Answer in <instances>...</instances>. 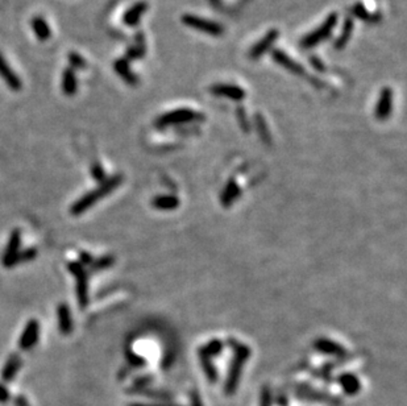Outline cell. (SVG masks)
Here are the masks:
<instances>
[{
    "mask_svg": "<svg viewBox=\"0 0 407 406\" xmlns=\"http://www.w3.org/2000/svg\"><path fill=\"white\" fill-rule=\"evenodd\" d=\"M123 176H120V174H116V176L111 177V178L104 180L96 189L91 190V191L85 194L83 197L79 198L78 201L71 206L70 213L73 214V215H75V217H78V215L83 214L85 211H87V210L90 209V207H92L96 202L100 201L102 198L107 197L108 194L112 193L116 187H119L120 184L123 182Z\"/></svg>",
    "mask_w": 407,
    "mask_h": 406,
    "instance_id": "cell-1",
    "label": "cell"
},
{
    "mask_svg": "<svg viewBox=\"0 0 407 406\" xmlns=\"http://www.w3.org/2000/svg\"><path fill=\"white\" fill-rule=\"evenodd\" d=\"M249 356H251V349L248 348L247 345L236 344V347H234V357L230 367V371H228L226 384H224V392H226L227 396L233 394L234 390L237 389L244 364L249 359Z\"/></svg>",
    "mask_w": 407,
    "mask_h": 406,
    "instance_id": "cell-2",
    "label": "cell"
},
{
    "mask_svg": "<svg viewBox=\"0 0 407 406\" xmlns=\"http://www.w3.org/2000/svg\"><path fill=\"white\" fill-rule=\"evenodd\" d=\"M337 20H339V16H337L336 12L329 13L328 17L315 31L310 32L307 36H304L303 40L300 41V45L306 48V49H310V48H314L318 44H320L321 41L327 40L331 36V33L333 32V29L336 28Z\"/></svg>",
    "mask_w": 407,
    "mask_h": 406,
    "instance_id": "cell-3",
    "label": "cell"
},
{
    "mask_svg": "<svg viewBox=\"0 0 407 406\" xmlns=\"http://www.w3.org/2000/svg\"><path fill=\"white\" fill-rule=\"evenodd\" d=\"M203 116L199 115L195 111L190 108H178V110L169 111L164 115H161L156 122V127L165 128L170 125H178V124L191 123L198 119H202Z\"/></svg>",
    "mask_w": 407,
    "mask_h": 406,
    "instance_id": "cell-4",
    "label": "cell"
},
{
    "mask_svg": "<svg viewBox=\"0 0 407 406\" xmlns=\"http://www.w3.org/2000/svg\"><path fill=\"white\" fill-rule=\"evenodd\" d=\"M69 271L75 277V289H77V298L81 308H86L88 304V273L86 268L82 267L78 261H71L67 264Z\"/></svg>",
    "mask_w": 407,
    "mask_h": 406,
    "instance_id": "cell-5",
    "label": "cell"
},
{
    "mask_svg": "<svg viewBox=\"0 0 407 406\" xmlns=\"http://www.w3.org/2000/svg\"><path fill=\"white\" fill-rule=\"evenodd\" d=\"M181 20L186 27L195 29V31H199L202 33H207V34H211V36H222L223 32H224V28L222 27V24H219L216 21L208 20V19H203V17L197 16V15L186 13V15L182 16Z\"/></svg>",
    "mask_w": 407,
    "mask_h": 406,
    "instance_id": "cell-6",
    "label": "cell"
},
{
    "mask_svg": "<svg viewBox=\"0 0 407 406\" xmlns=\"http://www.w3.org/2000/svg\"><path fill=\"white\" fill-rule=\"evenodd\" d=\"M21 247V232L20 230H13L9 240L5 247L4 253L1 257V263L5 268H12L16 265V258L17 254L20 252Z\"/></svg>",
    "mask_w": 407,
    "mask_h": 406,
    "instance_id": "cell-7",
    "label": "cell"
},
{
    "mask_svg": "<svg viewBox=\"0 0 407 406\" xmlns=\"http://www.w3.org/2000/svg\"><path fill=\"white\" fill-rule=\"evenodd\" d=\"M38 338H40V323L36 319H30L25 324L19 345L23 351H29L37 344Z\"/></svg>",
    "mask_w": 407,
    "mask_h": 406,
    "instance_id": "cell-8",
    "label": "cell"
},
{
    "mask_svg": "<svg viewBox=\"0 0 407 406\" xmlns=\"http://www.w3.org/2000/svg\"><path fill=\"white\" fill-rule=\"evenodd\" d=\"M211 94L216 96L228 98L234 102H241L245 98V91L237 85H231V83H216L212 85L210 89Z\"/></svg>",
    "mask_w": 407,
    "mask_h": 406,
    "instance_id": "cell-9",
    "label": "cell"
},
{
    "mask_svg": "<svg viewBox=\"0 0 407 406\" xmlns=\"http://www.w3.org/2000/svg\"><path fill=\"white\" fill-rule=\"evenodd\" d=\"M278 36H280V31L278 29H270L260 41H257L253 45V48L249 52V57L252 60H259L261 56H263L267 50L270 49L273 44L277 41Z\"/></svg>",
    "mask_w": 407,
    "mask_h": 406,
    "instance_id": "cell-10",
    "label": "cell"
},
{
    "mask_svg": "<svg viewBox=\"0 0 407 406\" xmlns=\"http://www.w3.org/2000/svg\"><path fill=\"white\" fill-rule=\"evenodd\" d=\"M393 110V91L390 87H383L379 94L378 103L376 107L375 115L378 120L387 119Z\"/></svg>",
    "mask_w": 407,
    "mask_h": 406,
    "instance_id": "cell-11",
    "label": "cell"
},
{
    "mask_svg": "<svg viewBox=\"0 0 407 406\" xmlns=\"http://www.w3.org/2000/svg\"><path fill=\"white\" fill-rule=\"evenodd\" d=\"M271 58H273V61L276 62V63H278V65L282 66L284 69H286L288 71H290V73L295 74V75H302V74L304 73L303 66L299 65L296 61H294L289 54L285 53L284 50H273Z\"/></svg>",
    "mask_w": 407,
    "mask_h": 406,
    "instance_id": "cell-12",
    "label": "cell"
},
{
    "mask_svg": "<svg viewBox=\"0 0 407 406\" xmlns=\"http://www.w3.org/2000/svg\"><path fill=\"white\" fill-rule=\"evenodd\" d=\"M58 328L63 335H70L73 331V316L69 306L66 304H59L57 306Z\"/></svg>",
    "mask_w": 407,
    "mask_h": 406,
    "instance_id": "cell-13",
    "label": "cell"
},
{
    "mask_svg": "<svg viewBox=\"0 0 407 406\" xmlns=\"http://www.w3.org/2000/svg\"><path fill=\"white\" fill-rule=\"evenodd\" d=\"M0 77L3 78V81L8 85V87L12 91L21 90L20 78L11 70V67H9V65L1 54H0Z\"/></svg>",
    "mask_w": 407,
    "mask_h": 406,
    "instance_id": "cell-14",
    "label": "cell"
},
{
    "mask_svg": "<svg viewBox=\"0 0 407 406\" xmlns=\"http://www.w3.org/2000/svg\"><path fill=\"white\" fill-rule=\"evenodd\" d=\"M148 9V3L146 1H137L136 4H133L131 8L128 9L127 12L124 13L123 21L127 27H136L139 24V21L143 17L145 12Z\"/></svg>",
    "mask_w": 407,
    "mask_h": 406,
    "instance_id": "cell-15",
    "label": "cell"
},
{
    "mask_svg": "<svg viewBox=\"0 0 407 406\" xmlns=\"http://www.w3.org/2000/svg\"><path fill=\"white\" fill-rule=\"evenodd\" d=\"M315 348H317L319 352L329 355V356L343 357L347 353L346 348H343L342 345L337 344L336 342L325 339V338H320V339H318V341L315 342Z\"/></svg>",
    "mask_w": 407,
    "mask_h": 406,
    "instance_id": "cell-16",
    "label": "cell"
},
{
    "mask_svg": "<svg viewBox=\"0 0 407 406\" xmlns=\"http://www.w3.org/2000/svg\"><path fill=\"white\" fill-rule=\"evenodd\" d=\"M23 360L17 353H12L11 356L7 359L4 367L1 369V380L5 382L12 381L13 377L16 376L17 372L20 371Z\"/></svg>",
    "mask_w": 407,
    "mask_h": 406,
    "instance_id": "cell-17",
    "label": "cell"
},
{
    "mask_svg": "<svg viewBox=\"0 0 407 406\" xmlns=\"http://www.w3.org/2000/svg\"><path fill=\"white\" fill-rule=\"evenodd\" d=\"M114 69L115 71L120 75V78L125 81L128 85H137L139 82V78L133 71L129 67V62L125 58H120L117 61H115V65H114Z\"/></svg>",
    "mask_w": 407,
    "mask_h": 406,
    "instance_id": "cell-18",
    "label": "cell"
},
{
    "mask_svg": "<svg viewBox=\"0 0 407 406\" xmlns=\"http://www.w3.org/2000/svg\"><path fill=\"white\" fill-rule=\"evenodd\" d=\"M353 20L350 17H347L346 21H344V25H343L342 32L339 34V37L336 38L335 41V49L342 50L346 48V45L349 42L350 37H352V33H353Z\"/></svg>",
    "mask_w": 407,
    "mask_h": 406,
    "instance_id": "cell-19",
    "label": "cell"
},
{
    "mask_svg": "<svg viewBox=\"0 0 407 406\" xmlns=\"http://www.w3.org/2000/svg\"><path fill=\"white\" fill-rule=\"evenodd\" d=\"M339 384L342 385L343 390L349 396H354L357 394L361 389V384L358 381V378L356 376L350 374H344L339 377Z\"/></svg>",
    "mask_w": 407,
    "mask_h": 406,
    "instance_id": "cell-20",
    "label": "cell"
},
{
    "mask_svg": "<svg viewBox=\"0 0 407 406\" xmlns=\"http://www.w3.org/2000/svg\"><path fill=\"white\" fill-rule=\"evenodd\" d=\"M352 15H354V17H357L360 20L369 23V24H376V23H378L381 20V15L379 13L369 12L362 3H356L352 7Z\"/></svg>",
    "mask_w": 407,
    "mask_h": 406,
    "instance_id": "cell-21",
    "label": "cell"
},
{
    "mask_svg": "<svg viewBox=\"0 0 407 406\" xmlns=\"http://www.w3.org/2000/svg\"><path fill=\"white\" fill-rule=\"evenodd\" d=\"M32 29L37 40L40 41H46L49 40L50 34H52V31H50L49 25L46 23L41 16H36L32 19Z\"/></svg>",
    "mask_w": 407,
    "mask_h": 406,
    "instance_id": "cell-22",
    "label": "cell"
},
{
    "mask_svg": "<svg viewBox=\"0 0 407 406\" xmlns=\"http://www.w3.org/2000/svg\"><path fill=\"white\" fill-rule=\"evenodd\" d=\"M62 90L69 96L77 93V78H75L74 70L71 67H67L62 74Z\"/></svg>",
    "mask_w": 407,
    "mask_h": 406,
    "instance_id": "cell-23",
    "label": "cell"
},
{
    "mask_svg": "<svg viewBox=\"0 0 407 406\" xmlns=\"http://www.w3.org/2000/svg\"><path fill=\"white\" fill-rule=\"evenodd\" d=\"M239 194H240L239 185L236 184V181L234 180H231L230 182L226 185L224 190H223L222 203L226 206V207H228V206H231L232 203H233V201L236 199V198L239 197Z\"/></svg>",
    "mask_w": 407,
    "mask_h": 406,
    "instance_id": "cell-24",
    "label": "cell"
},
{
    "mask_svg": "<svg viewBox=\"0 0 407 406\" xmlns=\"http://www.w3.org/2000/svg\"><path fill=\"white\" fill-rule=\"evenodd\" d=\"M153 207H156L158 210H174L177 209L178 205H179V201L178 198L172 197V195H160V197H156L152 201Z\"/></svg>",
    "mask_w": 407,
    "mask_h": 406,
    "instance_id": "cell-25",
    "label": "cell"
},
{
    "mask_svg": "<svg viewBox=\"0 0 407 406\" xmlns=\"http://www.w3.org/2000/svg\"><path fill=\"white\" fill-rule=\"evenodd\" d=\"M255 125L257 128V132H259L260 137L263 140V143L270 144L271 143V136L270 132L267 131V125L266 122L263 119V116L261 114H256L255 115Z\"/></svg>",
    "mask_w": 407,
    "mask_h": 406,
    "instance_id": "cell-26",
    "label": "cell"
},
{
    "mask_svg": "<svg viewBox=\"0 0 407 406\" xmlns=\"http://www.w3.org/2000/svg\"><path fill=\"white\" fill-rule=\"evenodd\" d=\"M115 263V258L114 256H103V257H99L96 260H92V263L88 265L90 268V273H95V272L104 271Z\"/></svg>",
    "mask_w": 407,
    "mask_h": 406,
    "instance_id": "cell-27",
    "label": "cell"
},
{
    "mask_svg": "<svg viewBox=\"0 0 407 406\" xmlns=\"http://www.w3.org/2000/svg\"><path fill=\"white\" fill-rule=\"evenodd\" d=\"M298 396L302 398H307V400H313V401H327L328 400V397L324 396V393L313 390L311 388H307V386H302L299 392H298Z\"/></svg>",
    "mask_w": 407,
    "mask_h": 406,
    "instance_id": "cell-28",
    "label": "cell"
},
{
    "mask_svg": "<svg viewBox=\"0 0 407 406\" xmlns=\"http://www.w3.org/2000/svg\"><path fill=\"white\" fill-rule=\"evenodd\" d=\"M201 361L207 378H208L210 381H215V380L218 378V372H216V368L214 367V364L211 363L210 357L204 356V355H202L201 353Z\"/></svg>",
    "mask_w": 407,
    "mask_h": 406,
    "instance_id": "cell-29",
    "label": "cell"
},
{
    "mask_svg": "<svg viewBox=\"0 0 407 406\" xmlns=\"http://www.w3.org/2000/svg\"><path fill=\"white\" fill-rule=\"evenodd\" d=\"M222 349H223L222 342H220V341H212L201 349V353H202V355H204V356L210 357V359H211V357L218 356L219 353L222 352Z\"/></svg>",
    "mask_w": 407,
    "mask_h": 406,
    "instance_id": "cell-30",
    "label": "cell"
},
{
    "mask_svg": "<svg viewBox=\"0 0 407 406\" xmlns=\"http://www.w3.org/2000/svg\"><path fill=\"white\" fill-rule=\"evenodd\" d=\"M67 60H69V63H70L71 69L85 70L87 67V62L83 60L82 56H79V54L75 53V52H70L69 56H67Z\"/></svg>",
    "mask_w": 407,
    "mask_h": 406,
    "instance_id": "cell-31",
    "label": "cell"
},
{
    "mask_svg": "<svg viewBox=\"0 0 407 406\" xmlns=\"http://www.w3.org/2000/svg\"><path fill=\"white\" fill-rule=\"evenodd\" d=\"M37 256V250L36 248H28V250H20L19 254H17L16 258V265L17 264H23V263H28V261H32L34 260Z\"/></svg>",
    "mask_w": 407,
    "mask_h": 406,
    "instance_id": "cell-32",
    "label": "cell"
},
{
    "mask_svg": "<svg viewBox=\"0 0 407 406\" xmlns=\"http://www.w3.org/2000/svg\"><path fill=\"white\" fill-rule=\"evenodd\" d=\"M236 115H237V119H239L240 127L243 128L244 132L251 131V124H249L248 115H247V112H245V110H244V107H241V106L237 107V110H236Z\"/></svg>",
    "mask_w": 407,
    "mask_h": 406,
    "instance_id": "cell-33",
    "label": "cell"
},
{
    "mask_svg": "<svg viewBox=\"0 0 407 406\" xmlns=\"http://www.w3.org/2000/svg\"><path fill=\"white\" fill-rule=\"evenodd\" d=\"M91 174L99 182H103L104 181V169L99 162H94L92 164V166H91Z\"/></svg>",
    "mask_w": 407,
    "mask_h": 406,
    "instance_id": "cell-34",
    "label": "cell"
},
{
    "mask_svg": "<svg viewBox=\"0 0 407 406\" xmlns=\"http://www.w3.org/2000/svg\"><path fill=\"white\" fill-rule=\"evenodd\" d=\"M136 48V49L139 50L140 53L145 54V36L141 32H137L136 33V37H135V45H133Z\"/></svg>",
    "mask_w": 407,
    "mask_h": 406,
    "instance_id": "cell-35",
    "label": "cell"
},
{
    "mask_svg": "<svg viewBox=\"0 0 407 406\" xmlns=\"http://www.w3.org/2000/svg\"><path fill=\"white\" fill-rule=\"evenodd\" d=\"M92 260H94V258H92V256L87 253V252H81V253H79V261H78V263L81 264L82 267H85V268L88 267V265L92 263Z\"/></svg>",
    "mask_w": 407,
    "mask_h": 406,
    "instance_id": "cell-36",
    "label": "cell"
},
{
    "mask_svg": "<svg viewBox=\"0 0 407 406\" xmlns=\"http://www.w3.org/2000/svg\"><path fill=\"white\" fill-rule=\"evenodd\" d=\"M261 406H271V393L267 388H263L261 394Z\"/></svg>",
    "mask_w": 407,
    "mask_h": 406,
    "instance_id": "cell-37",
    "label": "cell"
},
{
    "mask_svg": "<svg viewBox=\"0 0 407 406\" xmlns=\"http://www.w3.org/2000/svg\"><path fill=\"white\" fill-rule=\"evenodd\" d=\"M128 360H129V363H131L132 365H135V367H141L143 364H145V360H143L141 357H139L137 355H135V353L132 352L128 353Z\"/></svg>",
    "mask_w": 407,
    "mask_h": 406,
    "instance_id": "cell-38",
    "label": "cell"
},
{
    "mask_svg": "<svg viewBox=\"0 0 407 406\" xmlns=\"http://www.w3.org/2000/svg\"><path fill=\"white\" fill-rule=\"evenodd\" d=\"M310 63H311L315 69L319 70V71H324L325 70V66L324 63H323V61H320V60L318 57H315V56L310 58Z\"/></svg>",
    "mask_w": 407,
    "mask_h": 406,
    "instance_id": "cell-39",
    "label": "cell"
},
{
    "mask_svg": "<svg viewBox=\"0 0 407 406\" xmlns=\"http://www.w3.org/2000/svg\"><path fill=\"white\" fill-rule=\"evenodd\" d=\"M9 400V390L0 384V402H7Z\"/></svg>",
    "mask_w": 407,
    "mask_h": 406,
    "instance_id": "cell-40",
    "label": "cell"
},
{
    "mask_svg": "<svg viewBox=\"0 0 407 406\" xmlns=\"http://www.w3.org/2000/svg\"><path fill=\"white\" fill-rule=\"evenodd\" d=\"M191 406H203L202 405L201 397H199V394L197 392L191 393Z\"/></svg>",
    "mask_w": 407,
    "mask_h": 406,
    "instance_id": "cell-41",
    "label": "cell"
},
{
    "mask_svg": "<svg viewBox=\"0 0 407 406\" xmlns=\"http://www.w3.org/2000/svg\"><path fill=\"white\" fill-rule=\"evenodd\" d=\"M129 406H181L174 404H131Z\"/></svg>",
    "mask_w": 407,
    "mask_h": 406,
    "instance_id": "cell-42",
    "label": "cell"
},
{
    "mask_svg": "<svg viewBox=\"0 0 407 406\" xmlns=\"http://www.w3.org/2000/svg\"><path fill=\"white\" fill-rule=\"evenodd\" d=\"M15 404H16V406H29L28 401H27L23 396H19V397L15 400Z\"/></svg>",
    "mask_w": 407,
    "mask_h": 406,
    "instance_id": "cell-43",
    "label": "cell"
}]
</instances>
